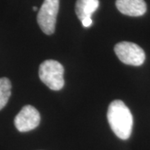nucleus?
<instances>
[{"label":"nucleus","mask_w":150,"mask_h":150,"mask_svg":"<svg viewBox=\"0 0 150 150\" xmlns=\"http://www.w3.org/2000/svg\"><path fill=\"white\" fill-rule=\"evenodd\" d=\"M107 118L110 128L120 139H129L133 129V115L129 108L121 100L112 101L108 109Z\"/></svg>","instance_id":"nucleus-1"},{"label":"nucleus","mask_w":150,"mask_h":150,"mask_svg":"<svg viewBox=\"0 0 150 150\" xmlns=\"http://www.w3.org/2000/svg\"><path fill=\"white\" fill-rule=\"evenodd\" d=\"M64 69L59 62L48 59L43 62L38 70L41 81L54 91H59L64 85Z\"/></svg>","instance_id":"nucleus-2"},{"label":"nucleus","mask_w":150,"mask_h":150,"mask_svg":"<svg viewBox=\"0 0 150 150\" xmlns=\"http://www.w3.org/2000/svg\"><path fill=\"white\" fill-rule=\"evenodd\" d=\"M59 0H44L37 16V21L44 33L51 35L55 31Z\"/></svg>","instance_id":"nucleus-3"},{"label":"nucleus","mask_w":150,"mask_h":150,"mask_svg":"<svg viewBox=\"0 0 150 150\" xmlns=\"http://www.w3.org/2000/svg\"><path fill=\"white\" fill-rule=\"evenodd\" d=\"M114 52L119 60L125 64L140 66L145 61L144 49L131 42L117 43L114 47Z\"/></svg>","instance_id":"nucleus-4"},{"label":"nucleus","mask_w":150,"mask_h":150,"mask_svg":"<svg viewBox=\"0 0 150 150\" xmlns=\"http://www.w3.org/2000/svg\"><path fill=\"white\" fill-rule=\"evenodd\" d=\"M40 123V114L31 105H26L17 114L14 119L16 129L22 133L36 129Z\"/></svg>","instance_id":"nucleus-5"},{"label":"nucleus","mask_w":150,"mask_h":150,"mask_svg":"<svg viewBox=\"0 0 150 150\" xmlns=\"http://www.w3.org/2000/svg\"><path fill=\"white\" fill-rule=\"evenodd\" d=\"M116 7L121 13L131 17L142 16L147 11L144 0H116Z\"/></svg>","instance_id":"nucleus-6"},{"label":"nucleus","mask_w":150,"mask_h":150,"mask_svg":"<svg viewBox=\"0 0 150 150\" xmlns=\"http://www.w3.org/2000/svg\"><path fill=\"white\" fill-rule=\"evenodd\" d=\"M98 0H77L75 12L80 21H83L84 19L92 18V14L98 9Z\"/></svg>","instance_id":"nucleus-7"},{"label":"nucleus","mask_w":150,"mask_h":150,"mask_svg":"<svg viewBox=\"0 0 150 150\" xmlns=\"http://www.w3.org/2000/svg\"><path fill=\"white\" fill-rule=\"evenodd\" d=\"M11 82L7 78L0 79V110L5 107L11 96Z\"/></svg>","instance_id":"nucleus-8"},{"label":"nucleus","mask_w":150,"mask_h":150,"mask_svg":"<svg viewBox=\"0 0 150 150\" xmlns=\"http://www.w3.org/2000/svg\"><path fill=\"white\" fill-rule=\"evenodd\" d=\"M82 22V24H83V26L84 28H88L90 27L92 25V23H93V20H92V18H88V19H84V20H83Z\"/></svg>","instance_id":"nucleus-9"},{"label":"nucleus","mask_w":150,"mask_h":150,"mask_svg":"<svg viewBox=\"0 0 150 150\" xmlns=\"http://www.w3.org/2000/svg\"><path fill=\"white\" fill-rule=\"evenodd\" d=\"M33 10H34V11H37L38 10L37 7H33Z\"/></svg>","instance_id":"nucleus-10"}]
</instances>
